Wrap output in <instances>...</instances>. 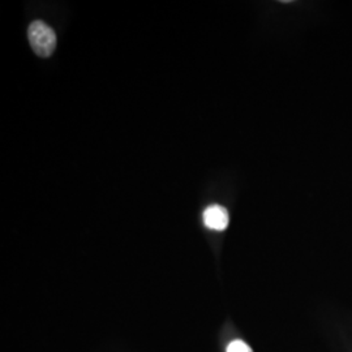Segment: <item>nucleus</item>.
Instances as JSON below:
<instances>
[{"label":"nucleus","mask_w":352,"mask_h":352,"mask_svg":"<svg viewBox=\"0 0 352 352\" xmlns=\"http://www.w3.org/2000/svg\"><path fill=\"white\" fill-rule=\"evenodd\" d=\"M227 352H253L251 347L243 342V340H232L228 347H227Z\"/></svg>","instance_id":"obj_3"},{"label":"nucleus","mask_w":352,"mask_h":352,"mask_svg":"<svg viewBox=\"0 0 352 352\" xmlns=\"http://www.w3.org/2000/svg\"><path fill=\"white\" fill-rule=\"evenodd\" d=\"M28 37L32 49L41 58H49L56 47V34L43 21H33L29 26Z\"/></svg>","instance_id":"obj_1"},{"label":"nucleus","mask_w":352,"mask_h":352,"mask_svg":"<svg viewBox=\"0 0 352 352\" xmlns=\"http://www.w3.org/2000/svg\"><path fill=\"white\" fill-rule=\"evenodd\" d=\"M202 219L205 226L210 230L215 231H223L228 226V213L226 209L221 205H210L208 206L204 214H202Z\"/></svg>","instance_id":"obj_2"}]
</instances>
